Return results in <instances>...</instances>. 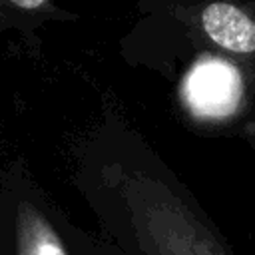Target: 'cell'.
I'll return each mask as SVG.
<instances>
[{
  "mask_svg": "<svg viewBox=\"0 0 255 255\" xmlns=\"http://www.w3.org/2000/svg\"><path fill=\"white\" fill-rule=\"evenodd\" d=\"M153 2L169 4V6H189V4H195V2H199V0H153Z\"/></svg>",
  "mask_w": 255,
  "mask_h": 255,
  "instance_id": "5",
  "label": "cell"
},
{
  "mask_svg": "<svg viewBox=\"0 0 255 255\" xmlns=\"http://www.w3.org/2000/svg\"><path fill=\"white\" fill-rule=\"evenodd\" d=\"M139 22L122 38L131 66L169 74L189 52L207 50L235 62L255 84V0H199L169 6L139 0Z\"/></svg>",
  "mask_w": 255,
  "mask_h": 255,
  "instance_id": "2",
  "label": "cell"
},
{
  "mask_svg": "<svg viewBox=\"0 0 255 255\" xmlns=\"http://www.w3.org/2000/svg\"><path fill=\"white\" fill-rule=\"evenodd\" d=\"M84 173L114 201L139 255H233L189 189L114 102L82 143Z\"/></svg>",
  "mask_w": 255,
  "mask_h": 255,
  "instance_id": "1",
  "label": "cell"
},
{
  "mask_svg": "<svg viewBox=\"0 0 255 255\" xmlns=\"http://www.w3.org/2000/svg\"><path fill=\"white\" fill-rule=\"evenodd\" d=\"M181 84L189 122L203 131L239 135L255 145V84L229 58L195 50ZM181 58V60H183Z\"/></svg>",
  "mask_w": 255,
  "mask_h": 255,
  "instance_id": "3",
  "label": "cell"
},
{
  "mask_svg": "<svg viewBox=\"0 0 255 255\" xmlns=\"http://www.w3.org/2000/svg\"><path fill=\"white\" fill-rule=\"evenodd\" d=\"M18 255H68L46 213L28 197L16 203Z\"/></svg>",
  "mask_w": 255,
  "mask_h": 255,
  "instance_id": "4",
  "label": "cell"
}]
</instances>
